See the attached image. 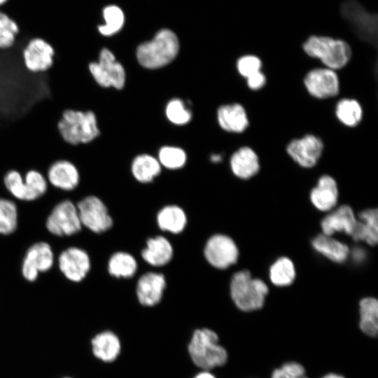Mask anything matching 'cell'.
I'll return each mask as SVG.
<instances>
[{"mask_svg":"<svg viewBox=\"0 0 378 378\" xmlns=\"http://www.w3.org/2000/svg\"><path fill=\"white\" fill-rule=\"evenodd\" d=\"M340 13L358 36L369 42H375L377 15L369 12L356 0H346L340 6Z\"/></svg>","mask_w":378,"mask_h":378,"instance_id":"ba28073f","label":"cell"},{"mask_svg":"<svg viewBox=\"0 0 378 378\" xmlns=\"http://www.w3.org/2000/svg\"><path fill=\"white\" fill-rule=\"evenodd\" d=\"M59 267L63 274L70 281H80L90 268V260L83 249L70 247L61 253Z\"/></svg>","mask_w":378,"mask_h":378,"instance_id":"2e32d148","label":"cell"},{"mask_svg":"<svg viewBox=\"0 0 378 378\" xmlns=\"http://www.w3.org/2000/svg\"><path fill=\"white\" fill-rule=\"evenodd\" d=\"M110 274L115 277L130 278L137 270L135 258L126 252H117L111 255L108 264Z\"/></svg>","mask_w":378,"mask_h":378,"instance_id":"f1b7e54d","label":"cell"},{"mask_svg":"<svg viewBox=\"0 0 378 378\" xmlns=\"http://www.w3.org/2000/svg\"><path fill=\"white\" fill-rule=\"evenodd\" d=\"M8 1V0H0V7L5 5Z\"/></svg>","mask_w":378,"mask_h":378,"instance_id":"bcb514c9","label":"cell"},{"mask_svg":"<svg viewBox=\"0 0 378 378\" xmlns=\"http://www.w3.org/2000/svg\"><path fill=\"white\" fill-rule=\"evenodd\" d=\"M194 378H216V377L208 370H204L198 373Z\"/></svg>","mask_w":378,"mask_h":378,"instance_id":"7bdbcfd3","label":"cell"},{"mask_svg":"<svg viewBox=\"0 0 378 378\" xmlns=\"http://www.w3.org/2000/svg\"><path fill=\"white\" fill-rule=\"evenodd\" d=\"M18 223L15 204L8 200L0 198V234H8L15 231Z\"/></svg>","mask_w":378,"mask_h":378,"instance_id":"e575fe53","label":"cell"},{"mask_svg":"<svg viewBox=\"0 0 378 378\" xmlns=\"http://www.w3.org/2000/svg\"><path fill=\"white\" fill-rule=\"evenodd\" d=\"M352 255L355 261L361 262L365 257V253L362 248H355Z\"/></svg>","mask_w":378,"mask_h":378,"instance_id":"b9f144b4","label":"cell"},{"mask_svg":"<svg viewBox=\"0 0 378 378\" xmlns=\"http://www.w3.org/2000/svg\"><path fill=\"white\" fill-rule=\"evenodd\" d=\"M55 55V49L48 41L42 36H34L23 46L21 59L29 73L39 74L48 71L52 67Z\"/></svg>","mask_w":378,"mask_h":378,"instance_id":"52a82bcc","label":"cell"},{"mask_svg":"<svg viewBox=\"0 0 378 378\" xmlns=\"http://www.w3.org/2000/svg\"><path fill=\"white\" fill-rule=\"evenodd\" d=\"M300 378H308V377H306V376H304V377H300Z\"/></svg>","mask_w":378,"mask_h":378,"instance_id":"7dc6e473","label":"cell"},{"mask_svg":"<svg viewBox=\"0 0 378 378\" xmlns=\"http://www.w3.org/2000/svg\"><path fill=\"white\" fill-rule=\"evenodd\" d=\"M246 83L250 89L258 90L265 85L266 77L261 71H259L247 77Z\"/></svg>","mask_w":378,"mask_h":378,"instance_id":"60d3db41","label":"cell"},{"mask_svg":"<svg viewBox=\"0 0 378 378\" xmlns=\"http://www.w3.org/2000/svg\"><path fill=\"white\" fill-rule=\"evenodd\" d=\"M304 83L307 92L318 99L335 97L340 90L338 76L334 70L328 68L311 70L307 74Z\"/></svg>","mask_w":378,"mask_h":378,"instance_id":"7c38bea8","label":"cell"},{"mask_svg":"<svg viewBox=\"0 0 378 378\" xmlns=\"http://www.w3.org/2000/svg\"><path fill=\"white\" fill-rule=\"evenodd\" d=\"M312 244L318 253L335 262H344L350 253L347 245L324 234L316 236Z\"/></svg>","mask_w":378,"mask_h":378,"instance_id":"d4e9b609","label":"cell"},{"mask_svg":"<svg viewBox=\"0 0 378 378\" xmlns=\"http://www.w3.org/2000/svg\"><path fill=\"white\" fill-rule=\"evenodd\" d=\"M179 43L171 30H160L149 41L141 43L136 50L139 63L147 69H157L171 62L177 55Z\"/></svg>","mask_w":378,"mask_h":378,"instance_id":"3957f363","label":"cell"},{"mask_svg":"<svg viewBox=\"0 0 378 378\" xmlns=\"http://www.w3.org/2000/svg\"><path fill=\"white\" fill-rule=\"evenodd\" d=\"M20 29L8 13L0 10V50H9L16 44Z\"/></svg>","mask_w":378,"mask_h":378,"instance_id":"4dcf8cb0","label":"cell"},{"mask_svg":"<svg viewBox=\"0 0 378 378\" xmlns=\"http://www.w3.org/2000/svg\"><path fill=\"white\" fill-rule=\"evenodd\" d=\"M53 264V253L48 243L38 242L32 245L27 251L22 273L29 281L36 280L38 272H46Z\"/></svg>","mask_w":378,"mask_h":378,"instance_id":"5bb4252c","label":"cell"},{"mask_svg":"<svg viewBox=\"0 0 378 378\" xmlns=\"http://www.w3.org/2000/svg\"><path fill=\"white\" fill-rule=\"evenodd\" d=\"M335 114L342 124L348 127H354L362 119L363 109L356 99H343L337 103Z\"/></svg>","mask_w":378,"mask_h":378,"instance_id":"1f68e13d","label":"cell"},{"mask_svg":"<svg viewBox=\"0 0 378 378\" xmlns=\"http://www.w3.org/2000/svg\"><path fill=\"white\" fill-rule=\"evenodd\" d=\"M237 70L240 75L247 78L260 71L262 62L255 55H247L240 57L237 63Z\"/></svg>","mask_w":378,"mask_h":378,"instance_id":"f35d334b","label":"cell"},{"mask_svg":"<svg viewBox=\"0 0 378 378\" xmlns=\"http://www.w3.org/2000/svg\"><path fill=\"white\" fill-rule=\"evenodd\" d=\"M166 286L164 276L160 273L147 272L138 280L136 295L139 302L144 306H154L161 300Z\"/></svg>","mask_w":378,"mask_h":378,"instance_id":"e0dca14e","label":"cell"},{"mask_svg":"<svg viewBox=\"0 0 378 378\" xmlns=\"http://www.w3.org/2000/svg\"><path fill=\"white\" fill-rule=\"evenodd\" d=\"M221 160H222L221 156L217 154L213 155L211 157V160L213 161L214 162H220Z\"/></svg>","mask_w":378,"mask_h":378,"instance_id":"f6af8a7d","label":"cell"},{"mask_svg":"<svg viewBox=\"0 0 378 378\" xmlns=\"http://www.w3.org/2000/svg\"><path fill=\"white\" fill-rule=\"evenodd\" d=\"M157 223L161 230L177 234L185 228L187 218L181 207L176 205H169L163 207L158 212Z\"/></svg>","mask_w":378,"mask_h":378,"instance_id":"484cf974","label":"cell"},{"mask_svg":"<svg viewBox=\"0 0 378 378\" xmlns=\"http://www.w3.org/2000/svg\"><path fill=\"white\" fill-rule=\"evenodd\" d=\"M302 48L309 57L320 59L327 68L332 70L344 67L351 55V47L346 41L329 36H309Z\"/></svg>","mask_w":378,"mask_h":378,"instance_id":"5b68a950","label":"cell"},{"mask_svg":"<svg viewBox=\"0 0 378 378\" xmlns=\"http://www.w3.org/2000/svg\"><path fill=\"white\" fill-rule=\"evenodd\" d=\"M23 177L27 192V201L38 199L47 191L48 182L41 171L29 169L26 171Z\"/></svg>","mask_w":378,"mask_h":378,"instance_id":"d6a6232c","label":"cell"},{"mask_svg":"<svg viewBox=\"0 0 378 378\" xmlns=\"http://www.w3.org/2000/svg\"><path fill=\"white\" fill-rule=\"evenodd\" d=\"M166 115L170 122L176 125L186 124L192 117L190 111L179 99H173L167 104Z\"/></svg>","mask_w":378,"mask_h":378,"instance_id":"74e56055","label":"cell"},{"mask_svg":"<svg viewBox=\"0 0 378 378\" xmlns=\"http://www.w3.org/2000/svg\"><path fill=\"white\" fill-rule=\"evenodd\" d=\"M305 376V369L300 363L290 361L274 370L271 378H300Z\"/></svg>","mask_w":378,"mask_h":378,"instance_id":"ab89813d","label":"cell"},{"mask_svg":"<svg viewBox=\"0 0 378 378\" xmlns=\"http://www.w3.org/2000/svg\"><path fill=\"white\" fill-rule=\"evenodd\" d=\"M358 218L351 237L355 241H364L370 246L376 245L378 239L377 209L365 210Z\"/></svg>","mask_w":378,"mask_h":378,"instance_id":"7402d4cb","label":"cell"},{"mask_svg":"<svg viewBox=\"0 0 378 378\" xmlns=\"http://www.w3.org/2000/svg\"><path fill=\"white\" fill-rule=\"evenodd\" d=\"M81 227L77 208L69 200L57 204L46 221L48 230L57 236L76 234L80 230Z\"/></svg>","mask_w":378,"mask_h":378,"instance_id":"30bf717a","label":"cell"},{"mask_svg":"<svg viewBox=\"0 0 378 378\" xmlns=\"http://www.w3.org/2000/svg\"><path fill=\"white\" fill-rule=\"evenodd\" d=\"M322 378H345L344 376L336 373H328Z\"/></svg>","mask_w":378,"mask_h":378,"instance_id":"ee69618b","label":"cell"},{"mask_svg":"<svg viewBox=\"0 0 378 378\" xmlns=\"http://www.w3.org/2000/svg\"><path fill=\"white\" fill-rule=\"evenodd\" d=\"M323 144L320 138L307 134L300 139L292 140L286 148L290 157L304 168L314 167L321 158Z\"/></svg>","mask_w":378,"mask_h":378,"instance_id":"4fadbf2b","label":"cell"},{"mask_svg":"<svg viewBox=\"0 0 378 378\" xmlns=\"http://www.w3.org/2000/svg\"><path fill=\"white\" fill-rule=\"evenodd\" d=\"M204 256L207 262L218 269H225L234 264L239 251L234 241L228 236L214 234L206 243Z\"/></svg>","mask_w":378,"mask_h":378,"instance_id":"8fae6325","label":"cell"},{"mask_svg":"<svg viewBox=\"0 0 378 378\" xmlns=\"http://www.w3.org/2000/svg\"><path fill=\"white\" fill-rule=\"evenodd\" d=\"M161 170L159 161L151 155L143 154L136 156L132 164L134 178L141 183H148L157 176Z\"/></svg>","mask_w":378,"mask_h":378,"instance_id":"83f0119b","label":"cell"},{"mask_svg":"<svg viewBox=\"0 0 378 378\" xmlns=\"http://www.w3.org/2000/svg\"><path fill=\"white\" fill-rule=\"evenodd\" d=\"M76 208L81 225L91 231L101 233L112 227L113 220L107 208L97 197H85L78 203Z\"/></svg>","mask_w":378,"mask_h":378,"instance_id":"9c48e42d","label":"cell"},{"mask_svg":"<svg viewBox=\"0 0 378 378\" xmlns=\"http://www.w3.org/2000/svg\"><path fill=\"white\" fill-rule=\"evenodd\" d=\"M103 17L105 24L98 26V31L102 36H112L122 28L124 15L119 7L115 5L105 7L103 10Z\"/></svg>","mask_w":378,"mask_h":378,"instance_id":"836d02e7","label":"cell"},{"mask_svg":"<svg viewBox=\"0 0 378 378\" xmlns=\"http://www.w3.org/2000/svg\"><path fill=\"white\" fill-rule=\"evenodd\" d=\"M230 295L234 304L241 311L252 312L264 305L268 287L259 279H253L250 272H236L230 282Z\"/></svg>","mask_w":378,"mask_h":378,"instance_id":"277c9868","label":"cell"},{"mask_svg":"<svg viewBox=\"0 0 378 378\" xmlns=\"http://www.w3.org/2000/svg\"><path fill=\"white\" fill-rule=\"evenodd\" d=\"M158 161L160 165L167 169H176L182 167L186 162V154L180 148L164 146L159 151Z\"/></svg>","mask_w":378,"mask_h":378,"instance_id":"8d00e7d4","label":"cell"},{"mask_svg":"<svg viewBox=\"0 0 378 378\" xmlns=\"http://www.w3.org/2000/svg\"><path fill=\"white\" fill-rule=\"evenodd\" d=\"M360 330L370 337L378 332V302L374 298H365L359 303Z\"/></svg>","mask_w":378,"mask_h":378,"instance_id":"4316f807","label":"cell"},{"mask_svg":"<svg viewBox=\"0 0 378 378\" xmlns=\"http://www.w3.org/2000/svg\"><path fill=\"white\" fill-rule=\"evenodd\" d=\"M356 221L352 209L348 205H342L323 218L321 229L323 234L328 236L336 232H344L351 236Z\"/></svg>","mask_w":378,"mask_h":378,"instance_id":"ac0fdd59","label":"cell"},{"mask_svg":"<svg viewBox=\"0 0 378 378\" xmlns=\"http://www.w3.org/2000/svg\"><path fill=\"white\" fill-rule=\"evenodd\" d=\"M217 118L220 127L230 132H242L248 126L244 108L237 103L221 106L218 109Z\"/></svg>","mask_w":378,"mask_h":378,"instance_id":"ffe728a7","label":"cell"},{"mask_svg":"<svg viewBox=\"0 0 378 378\" xmlns=\"http://www.w3.org/2000/svg\"><path fill=\"white\" fill-rule=\"evenodd\" d=\"M188 353L194 364L204 370L223 366L227 360V351L219 344L217 333L209 328L195 330Z\"/></svg>","mask_w":378,"mask_h":378,"instance_id":"7a4b0ae2","label":"cell"},{"mask_svg":"<svg viewBox=\"0 0 378 378\" xmlns=\"http://www.w3.org/2000/svg\"><path fill=\"white\" fill-rule=\"evenodd\" d=\"M230 167L237 177L248 179L259 172V159L252 148L244 146L232 154Z\"/></svg>","mask_w":378,"mask_h":378,"instance_id":"44dd1931","label":"cell"},{"mask_svg":"<svg viewBox=\"0 0 378 378\" xmlns=\"http://www.w3.org/2000/svg\"><path fill=\"white\" fill-rule=\"evenodd\" d=\"M46 177L51 186L66 191L75 189L80 182L78 167L67 159H58L50 164Z\"/></svg>","mask_w":378,"mask_h":378,"instance_id":"9a60e30c","label":"cell"},{"mask_svg":"<svg viewBox=\"0 0 378 378\" xmlns=\"http://www.w3.org/2000/svg\"><path fill=\"white\" fill-rule=\"evenodd\" d=\"M6 188L17 199L27 201V192L23 174L15 169H8L4 175Z\"/></svg>","mask_w":378,"mask_h":378,"instance_id":"d590c367","label":"cell"},{"mask_svg":"<svg viewBox=\"0 0 378 378\" xmlns=\"http://www.w3.org/2000/svg\"><path fill=\"white\" fill-rule=\"evenodd\" d=\"M173 255L171 243L162 236L147 240L146 246L141 252L142 258L149 265L160 267L168 263Z\"/></svg>","mask_w":378,"mask_h":378,"instance_id":"603a6c76","label":"cell"},{"mask_svg":"<svg viewBox=\"0 0 378 378\" xmlns=\"http://www.w3.org/2000/svg\"><path fill=\"white\" fill-rule=\"evenodd\" d=\"M88 70L94 82L102 88L121 89L125 85V69L106 48L100 50L97 61L88 63Z\"/></svg>","mask_w":378,"mask_h":378,"instance_id":"8992f818","label":"cell"},{"mask_svg":"<svg viewBox=\"0 0 378 378\" xmlns=\"http://www.w3.org/2000/svg\"><path fill=\"white\" fill-rule=\"evenodd\" d=\"M94 355L104 362L114 361L119 356L121 344L118 336L107 330L96 335L92 340Z\"/></svg>","mask_w":378,"mask_h":378,"instance_id":"cb8c5ba5","label":"cell"},{"mask_svg":"<svg viewBox=\"0 0 378 378\" xmlns=\"http://www.w3.org/2000/svg\"><path fill=\"white\" fill-rule=\"evenodd\" d=\"M57 129L62 139L72 146L89 144L101 133L97 115L92 110H64Z\"/></svg>","mask_w":378,"mask_h":378,"instance_id":"6da1fadb","label":"cell"},{"mask_svg":"<svg viewBox=\"0 0 378 378\" xmlns=\"http://www.w3.org/2000/svg\"><path fill=\"white\" fill-rule=\"evenodd\" d=\"M313 205L319 211H328L333 209L338 199V190L335 179L328 176H322L310 193Z\"/></svg>","mask_w":378,"mask_h":378,"instance_id":"d6986e66","label":"cell"},{"mask_svg":"<svg viewBox=\"0 0 378 378\" xmlns=\"http://www.w3.org/2000/svg\"><path fill=\"white\" fill-rule=\"evenodd\" d=\"M269 275L270 281L275 286H288L293 282L295 277L294 265L288 258H279L271 265Z\"/></svg>","mask_w":378,"mask_h":378,"instance_id":"f546056e","label":"cell"}]
</instances>
